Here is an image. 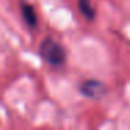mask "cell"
<instances>
[{"label":"cell","instance_id":"1","mask_svg":"<svg viewBox=\"0 0 130 130\" xmlns=\"http://www.w3.org/2000/svg\"><path fill=\"white\" fill-rule=\"evenodd\" d=\"M39 55L48 64L62 66L66 62V51L57 41L45 38L39 45Z\"/></svg>","mask_w":130,"mask_h":130},{"label":"cell","instance_id":"2","mask_svg":"<svg viewBox=\"0 0 130 130\" xmlns=\"http://www.w3.org/2000/svg\"><path fill=\"white\" fill-rule=\"evenodd\" d=\"M80 91L84 96L91 99H101L106 95V87L98 80H85L80 85Z\"/></svg>","mask_w":130,"mask_h":130},{"label":"cell","instance_id":"3","mask_svg":"<svg viewBox=\"0 0 130 130\" xmlns=\"http://www.w3.org/2000/svg\"><path fill=\"white\" fill-rule=\"evenodd\" d=\"M21 15H23V20L24 23L28 25V28L34 29L38 27V17H37V13H35V9L31 6V4L25 3V2H21Z\"/></svg>","mask_w":130,"mask_h":130},{"label":"cell","instance_id":"4","mask_svg":"<svg viewBox=\"0 0 130 130\" xmlns=\"http://www.w3.org/2000/svg\"><path fill=\"white\" fill-rule=\"evenodd\" d=\"M78 9H80V13L87 20L91 21L95 18V9H94L91 0H78Z\"/></svg>","mask_w":130,"mask_h":130}]
</instances>
